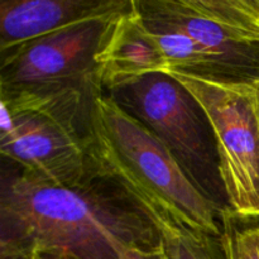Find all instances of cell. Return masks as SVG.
I'll use <instances>...</instances> for the list:
<instances>
[{"mask_svg": "<svg viewBox=\"0 0 259 259\" xmlns=\"http://www.w3.org/2000/svg\"><path fill=\"white\" fill-rule=\"evenodd\" d=\"M163 245L156 223L106 177L83 186L52 185L12 164L0 190L2 259H126Z\"/></svg>", "mask_w": 259, "mask_h": 259, "instance_id": "1", "label": "cell"}, {"mask_svg": "<svg viewBox=\"0 0 259 259\" xmlns=\"http://www.w3.org/2000/svg\"><path fill=\"white\" fill-rule=\"evenodd\" d=\"M93 152L101 176L121 187L151 218L222 237L224 217L156 136L104 93L94 104Z\"/></svg>", "mask_w": 259, "mask_h": 259, "instance_id": "2", "label": "cell"}, {"mask_svg": "<svg viewBox=\"0 0 259 259\" xmlns=\"http://www.w3.org/2000/svg\"><path fill=\"white\" fill-rule=\"evenodd\" d=\"M123 13L0 52V104L17 110L45 103H93L103 94L101 55Z\"/></svg>", "mask_w": 259, "mask_h": 259, "instance_id": "3", "label": "cell"}, {"mask_svg": "<svg viewBox=\"0 0 259 259\" xmlns=\"http://www.w3.org/2000/svg\"><path fill=\"white\" fill-rule=\"evenodd\" d=\"M168 149L194 186L228 217L217 139L201 104L168 73H149L104 91Z\"/></svg>", "mask_w": 259, "mask_h": 259, "instance_id": "4", "label": "cell"}, {"mask_svg": "<svg viewBox=\"0 0 259 259\" xmlns=\"http://www.w3.org/2000/svg\"><path fill=\"white\" fill-rule=\"evenodd\" d=\"M194 95L217 139L228 218L259 219V88L255 80L168 73Z\"/></svg>", "mask_w": 259, "mask_h": 259, "instance_id": "5", "label": "cell"}, {"mask_svg": "<svg viewBox=\"0 0 259 259\" xmlns=\"http://www.w3.org/2000/svg\"><path fill=\"white\" fill-rule=\"evenodd\" d=\"M0 152L20 171L66 187L103 177L93 152V124L39 111H10L2 106Z\"/></svg>", "mask_w": 259, "mask_h": 259, "instance_id": "6", "label": "cell"}, {"mask_svg": "<svg viewBox=\"0 0 259 259\" xmlns=\"http://www.w3.org/2000/svg\"><path fill=\"white\" fill-rule=\"evenodd\" d=\"M152 29L182 33L259 77V0H134Z\"/></svg>", "mask_w": 259, "mask_h": 259, "instance_id": "7", "label": "cell"}, {"mask_svg": "<svg viewBox=\"0 0 259 259\" xmlns=\"http://www.w3.org/2000/svg\"><path fill=\"white\" fill-rule=\"evenodd\" d=\"M132 0H2L0 52L86 20L123 13Z\"/></svg>", "mask_w": 259, "mask_h": 259, "instance_id": "8", "label": "cell"}, {"mask_svg": "<svg viewBox=\"0 0 259 259\" xmlns=\"http://www.w3.org/2000/svg\"><path fill=\"white\" fill-rule=\"evenodd\" d=\"M158 227L167 259H229L222 237L195 232L162 218H151Z\"/></svg>", "mask_w": 259, "mask_h": 259, "instance_id": "9", "label": "cell"}, {"mask_svg": "<svg viewBox=\"0 0 259 259\" xmlns=\"http://www.w3.org/2000/svg\"><path fill=\"white\" fill-rule=\"evenodd\" d=\"M229 259H259V243L254 228L239 229L234 219L225 218L222 234Z\"/></svg>", "mask_w": 259, "mask_h": 259, "instance_id": "10", "label": "cell"}, {"mask_svg": "<svg viewBox=\"0 0 259 259\" xmlns=\"http://www.w3.org/2000/svg\"><path fill=\"white\" fill-rule=\"evenodd\" d=\"M29 259H60V258L48 257V255H43V254H32V257ZM126 259H167V257H166V253H164L163 245H162V247L158 248V249L136 250V252L131 253Z\"/></svg>", "mask_w": 259, "mask_h": 259, "instance_id": "11", "label": "cell"}, {"mask_svg": "<svg viewBox=\"0 0 259 259\" xmlns=\"http://www.w3.org/2000/svg\"><path fill=\"white\" fill-rule=\"evenodd\" d=\"M255 232H257V237H258V243H259V227H255Z\"/></svg>", "mask_w": 259, "mask_h": 259, "instance_id": "12", "label": "cell"}, {"mask_svg": "<svg viewBox=\"0 0 259 259\" xmlns=\"http://www.w3.org/2000/svg\"><path fill=\"white\" fill-rule=\"evenodd\" d=\"M258 88H259V78H258Z\"/></svg>", "mask_w": 259, "mask_h": 259, "instance_id": "13", "label": "cell"}]
</instances>
